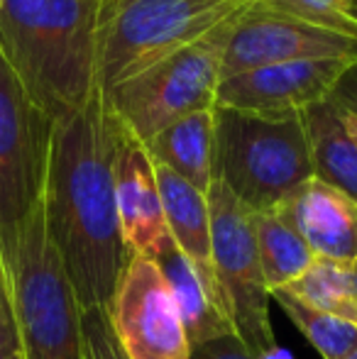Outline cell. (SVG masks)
Returning a JSON list of instances; mask_svg holds the SVG:
<instances>
[{"mask_svg": "<svg viewBox=\"0 0 357 359\" xmlns=\"http://www.w3.org/2000/svg\"><path fill=\"white\" fill-rule=\"evenodd\" d=\"M120 137L123 125L103 90L52 125L42 194L44 227L81 308H108L130 259L115 201Z\"/></svg>", "mask_w": 357, "mask_h": 359, "instance_id": "cell-1", "label": "cell"}, {"mask_svg": "<svg viewBox=\"0 0 357 359\" xmlns=\"http://www.w3.org/2000/svg\"><path fill=\"white\" fill-rule=\"evenodd\" d=\"M255 240L269 293L296 281L316 259L304 237L276 213H255Z\"/></svg>", "mask_w": 357, "mask_h": 359, "instance_id": "cell-19", "label": "cell"}, {"mask_svg": "<svg viewBox=\"0 0 357 359\" xmlns=\"http://www.w3.org/2000/svg\"><path fill=\"white\" fill-rule=\"evenodd\" d=\"M257 0H100L95 27L98 88L203 39Z\"/></svg>", "mask_w": 357, "mask_h": 359, "instance_id": "cell-3", "label": "cell"}, {"mask_svg": "<svg viewBox=\"0 0 357 359\" xmlns=\"http://www.w3.org/2000/svg\"><path fill=\"white\" fill-rule=\"evenodd\" d=\"M0 271H3V264H0ZM3 276H5V271H3ZM5 281H8V276H5Z\"/></svg>", "mask_w": 357, "mask_h": 359, "instance_id": "cell-31", "label": "cell"}, {"mask_svg": "<svg viewBox=\"0 0 357 359\" xmlns=\"http://www.w3.org/2000/svg\"><path fill=\"white\" fill-rule=\"evenodd\" d=\"M105 311L128 359H191L179 308L149 257L130 255Z\"/></svg>", "mask_w": 357, "mask_h": 359, "instance_id": "cell-9", "label": "cell"}, {"mask_svg": "<svg viewBox=\"0 0 357 359\" xmlns=\"http://www.w3.org/2000/svg\"><path fill=\"white\" fill-rule=\"evenodd\" d=\"M255 5L357 39L353 0H257Z\"/></svg>", "mask_w": 357, "mask_h": 359, "instance_id": "cell-21", "label": "cell"}, {"mask_svg": "<svg viewBox=\"0 0 357 359\" xmlns=\"http://www.w3.org/2000/svg\"><path fill=\"white\" fill-rule=\"evenodd\" d=\"M271 301L279 303L291 323L299 327V332L314 345L323 359H345L357 347V325L343 318L328 316L323 311L306 306L296 296H291L286 288L271 291Z\"/></svg>", "mask_w": 357, "mask_h": 359, "instance_id": "cell-20", "label": "cell"}, {"mask_svg": "<svg viewBox=\"0 0 357 359\" xmlns=\"http://www.w3.org/2000/svg\"><path fill=\"white\" fill-rule=\"evenodd\" d=\"M154 164L167 166L201 194L213 184L215 159V118L213 108L198 110L172 123L144 144Z\"/></svg>", "mask_w": 357, "mask_h": 359, "instance_id": "cell-16", "label": "cell"}, {"mask_svg": "<svg viewBox=\"0 0 357 359\" xmlns=\"http://www.w3.org/2000/svg\"><path fill=\"white\" fill-rule=\"evenodd\" d=\"M115 201L120 232L130 255L154 259V255L172 235L164 220L152 156L125 128L115 159Z\"/></svg>", "mask_w": 357, "mask_h": 359, "instance_id": "cell-12", "label": "cell"}, {"mask_svg": "<svg viewBox=\"0 0 357 359\" xmlns=\"http://www.w3.org/2000/svg\"><path fill=\"white\" fill-rule=\"evenodd\" d=\"M330 100H333L338 108H343V110H348V113L357 115V64L343 76V79H340V83L335 86Z\"/></svg>", "mask_w": 357, "mask_h": 359, "instance_id": "cell-25", "label": "cell"}, {"mask_svg": "<svg viewBox=\"0 0 357 359\" xmlns=\"http://www.w3.org/2000/svg\"><path fill=\"white\" fill-rule=\"evenodd\" d=\"M262 359H291V355H289V352H284V350H279V347H276L274 352H269V355L262 357Z\"/></svg>", "mask_w": 357, "mask_h": 359, "instance_id": "cell-27", "label": "cell"}, {"mask_svg": "<svg viewBox=\"0 0 357 359\" xmlns=\"http://www.w3.org/2000/svg\"><path fill=\"white\" fill-rule=\"evenodd\" d=\"M335 57L357 59V39L252 5L233 25L220 81L271 64Z\"/></svg>", "mask_w": 357, "mask_h": 359, "instance_id": "cell-11", "label": "cell"}, {"mask_svg": "<svg viewBox=\"0 0 357 359\" xmlns=\"http://www.w3.org/2000/svg\"><path fill=\"white\" fill-rule=\"evenodd\" d=\"M235 20L103 90L108 108L137 142L147 144L186 115L215 108L220 67Z\"/></svg>", "mask_w": 357, "mask_h": 359, "instance_id": "cell-6", "label": "cell"}, {"mask_svg": "<svg viewBox=\"0 0 357 359\" xmlns=\"http://www.w3.org/2000/svg\"><path fill=\"white\" fill-rule=\"evenodd\" d=\"M314 176L357 201V142L333 100L311 105L304 115Z\"/></svg>", "mask_w": 357, "mask_h": 359, "instance_id": "cell-17", "label": "cell"}, {"mask_svg": "<svg viewBox=\"0 0 357 359\" xmlns=\"http://www.w3.org/2000/svg\"><path fill=\"white\" fill-rule=\"evenodd\" d=\"M353 15H355V20H357V0H353Z\"/></svg>", "mask_w": 357, "mask_h": 359, "instance_id": "cell-30", "label": "cell"}, {"mask_svg": "<svg viewBox=\"0 0 357 359\" xmlns=\"http://www.w3.org/2000/svg\"><path fill=\"white\" fill-rule=\"evenodd\" d=\"M81 325L83 342H86V359H128L115 340L105 308H83Z\"/></svg>", "mask_w": 357, "mask_h": 359, "instance_id": "cell-22", "label": "cell"}, {"mask_svg": "<svg viewBox=\"0 0 357 359\" xmlns=\"http://www.w3.org/2000/svg\"><path fill=\"white\" fill-rule=\"evenodd\" d=\"M213 179L252 213H274L281 201L314 179L301 118H260L220 105L213 108Z\"/></svg>", "mask_w": 357, "mask_h": 359, "instance_id": "cell-4", "label": "cell"}, {"mask_svg": "<svg viewBox=\"0 0 357 359\" xmlns=\"http://www.w3.org/2000/svg\"><path fill=\"white\" fill-rule=\"evenodd\" d=\"M154 176H157L164 220L174 245L189 257V262L206 281L218 286L213 259H210V213L206 194H201L189 181L162 164H154Z\"/></svg>", "mask_w": 357, "mask_h": 359, "instance_id": "cell-15", "label": "cell"}, {"mask_svg": "<svg viewBox=\"0 0 357 359\" xmlns=\"http://www.w3.org/2000/svg\"><path fill=\"white\" fill-rule=\"evenodd\" d=\"M284 288L306 306L357 325V262L316 257L309 269Z\"/></svg>", "mask_w": 357, "mask_h": 359, "instance_id": "cell-18", "label": "cell"}, {"mask_svg": "<svg viewBox=\"0 0 357 359\" xmlns=\"http://www.w3.org/2000/svg\"><path fill=\"white\" fill-rule=\"evenodd\" d=\"M191 359H257L235 332L191 347Z\"/></svg>", "mask_w": 357, "mask_h": 359, "instance_id": "cell-23", "label": "cell"}, {"mask_svg": "<svg viewBox=\"0 0 357 359\" xmlns=\"http://www.w3.org/2000/svg\"><path fill=\"white\" fill-rule=\"evenodd\" d=\"M338 110H340V118H343L345 128H348V133L353 135V140L357 142V115L348 113V110H343V108H338Z\"/></svg>", "mask_w": 357, "mask_h": 359, "instance_id": "cell-26", "label": "cell"}, {"mask_svg": "<svg viewBox=\"0 0 357 359\" xmlns=\"http://www.w3.org/2000/svg\"><path fill=\"white\" fill-rule=\"evenodd\" d=\"M20 352L18 342V327H15L13 316V303H10L8 281H5L3 271H0V357L15 355Z\"/></svg>", "mask_w": 357, "mask_h": 359, "instance_id": "cell-24", "label": "cell"}, {"mask_svg": "<svg viewBox=\"0 0 357 359\" xmlns=\"http://www.w3.org/2000/svg\"><path fill=\"white\" fill-rule=\"evenodd\" d=\"M8 293L22 359H86L83 308L47 235L42 205L20 235Z\"/></svg>", "mask_w": 357, "mask_h": 359, "instance_id": "cell-5", "label": "cell"}, {"mask_svg": "<svg viewBox=\"0 0 357 359\" xmlns=\"http://www.w3.org/2000/svg\"><path fill=\"white\" fill-rule=\"evenodd\" d=\"M311 247L314 257L357 262V201L343 191L309 179L274 210Z\"/></svg>", "mask_w": 357, "mask_h": 359, "instance_id": "cell-13", "label": "cell"}, {"mask_svg": "<svg viewBox=\"0 0 357 359\" xmlns=\"http://www.w3.org/2000/svg\"><path fill=\"white\" fill-rule=\"evenodd\" d=\"M206 201L210 213V259L225 316L243 345L262 359L279 345L269 320L271 293L257 255L255 213L220 181L210 184Z\"/></svg>", "mask_w": 357, "mask_h": 359, "instance_id": "cell-7", "label": "cell"}, {"mask_svg": "<svg viewBox=\"0 0 357 359\" xmlns=\"http://www.w3.org/2000/svg\"><path fill=\"white\" fill-rule=\"evenodd\" d=\"M100 0H0V52L27 98L59 120L95 95Z\"/></svg>", "mask_w": 357, "mask_h": 359, "instance_id": "cell-2", "label": "cell"}, {"mask_svg": "<svg viewBox=\"0 0 357 359\" xmlns=\"http://www.w3.org/2000/svg\"><path fill=\"white\" fill-rule=\"evenodd\" d=\"M154 262H157L159 271H162L164 281L174 296L191 347L235 332L228 316H225L220 288L198 274V269L174 245L172 237L154 255Z\"/></svg>", "mask_w": 357, "mask_h": 359, "instance_id": "cell-14", "label": "cell"}, {"mask_svg": "<svg viewBox=\"0 0 357 359\" xmlns=\"http://www.w3.org/2000/svg\"><path fill=\"white\" fill-rule=\"evenodd\" d=\"M52 125L27 98L0 52V264L8 291L20 235L42 205Z\"/></svg>", "mask_w": 357, "mask_h": 359, "instance_id": "cell-8", "label": "cell"}, {"mask_svg": "<svg viewBox=\"0 0 357 359\" xmlns=\"http://www.w3.org/2000/svg\"><path fill=\"white\" fill-rule=\"evenodd\" d=\"M345 359H357V347H355V350H353V352H350V355H348V357H345Z\"/></svg>", "mask_w": 357, "mask_h": 359, "instance_id": "cell-29", "label": "cell"}, {"mask_svg": "<svg viewBox=\"0 0 357 359\" xmlns=\"http://www.w3.org/2000/svg\"><path fill=\"white\" fill-rule=\"evenodd\" d=\"M0 359H22V355H20V352H15V355H5V357H0Z\"/></svg>", "mask_w": 357, "mask_h": 359, "instance_id": "cell-28", "label": "cell"}, {"mask_svg": "<svg viewBox=\"0 0 357 359\" xmlns=\"http://www.w3.org/2000/svg\"><path fill=\"white\" fill-rule=\"evenodd\" d=\"M357 59H306L271 64L223 79L215 105L243 110L260 118H301L311 105L330 100L335 86Z\"/></svg>", "mask_w": 357, "mask_h": 359, "instance_id": "cell-10", "label": "cell"}]
</instances>
